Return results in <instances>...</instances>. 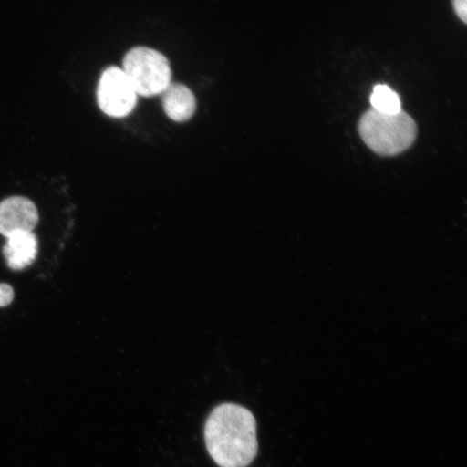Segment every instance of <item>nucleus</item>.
Instances as JSON below:
<instances>
[{
	"mask_svg": "<svg viewBox=\"0 0 467 467\" xmlns=\"http://www.w3.org/2000/svg\"><path fill=\"white\" fill-rule=\"evenodd\" d=\"M373 110L382 114H397L401 112V101L399 93L387 85H377L370 96Z\"/></svg>",
	"mask_w": 467,
	"mask_h": 467,
	"instance_id": "nucleus-8",
	"label": "nucleus"
},
{
	"mask_svg": "<svg viewBox=\"0 0 467 467\" xmlns=\"http://www.w3.org/2000/svg\"><path fill=\"white\" fill-rule=\"evenodd\" d=\"M97 100L104 114L122 119L136 108L138 95L122 68L110 67L99 80Z\"/></svg>",
	"mask_w": 467,
	"mask_h": 467,
	"instance_id": "nucleus-4",
	"label": "nucleus"
},
{
	"mask_svg": "<svg viewBox=\"0 0 467 467\" xmlns=\"http://www.w3.org/2000/svg\"><path fill=\"white\" fill-rule=\"evenodd\" d=\"M15 299V290L7 284H0V307L8 306Z\"/></svg>",
	"mask_w": 467,
	"mask_h": 467,
	"instance_id": "nucleus-9",
	"label": "nucleus"
},
{
	"mask_svg": "<svg viewBox=\"0 0 467 467\" xmlns=\"http://www.w3.org/2000/svg\"><path fill=\"white\" fill-rule=\"evenodd\" d=\"M122 71L130 80L138 96H161L172 83V72L168 58L160 51L148 47H136L122 61Z\"/></svg>",
	"mask_w": 467,
	"mask_h": 467,
	"instance_id": "nucleus-3",
	"label": "nucleus"
},
{
	"mask_svg": "<svg viewBox=\"0 0 467 467\" xmlns=\"http://www.w3.org/2000/svg\"><path fill=\"white\" fill-rule=\"evenodd\" d=\"M204 438L209 454L220 467H247L258 454L255 419L239 405L215 408L208 418Z\"/></svg>",
	"mask_w": 467,
	"mask_h": 467,
	"instance_id": "nucleus-1",
	"label": "nucleus"
},
{
	"mask_svg": "<svg viewBox=\"0 0 467 467\" xmlns=\"http://www.w3.org/2000/svg\"><path fill=\"white\" fill-rule=\"evenodd\" d=\"M358 132L365 144L376 154L395 156L416 141V121L405 112L382 114L368 110L359 120Z\"/></svg>",
	"mask_w": 467,
	"mask_h": 467,
	"instance_id": "nucleus-2",
	"label": "nucleus"
},
{
	"mask_svg": "<svg viewBox=\"0 0 467 467\" xmlns=\"http://www.w3.org/2000/svg\"><path fill=\"white\" fill-rule=\"evenodd\" d=\"M37 253L38 241L33 232L11 234L3 248L4 258L14 271H21L33 265Z\"/></svg>",
	"mask_w": 467,
	"mask_h": 467,
	"instance_id": "nucleus-6",
	"label": "nucleus"
},
{
	"mask_svg": "<svg viewBox=\"0 0 467 467\" xmlns=\"http://www.w3.org/2000/svg\"><path fill=\"white\" fill-rule=\"evenodd\" d=\"M455 14L464 23L467 22V0H452Z\"/></svg>",
	"mask_w": 467,
	"mask_h": 467,
	"instance_id": "nucleus-10",
	"label": "nucleus"
},
{
	"mask_svg": "<svg viewBox=\"0 0 467 467\" xmlns=\"http://www.w3.org/2000/svg\"><path fill=\"white\" fill-rule=\"evenodd\" d=\"M38 220V210L28 198L15 196L0 202V234L5 238L17 232H33Z\"/></svg>",
	"mask_w": 467,
	"mask_h": 467,
	"instance_id": "nucleus-5",
	"label": "nucleus"
},
{
	"mask_svg": "<svg viewBox=\"0 0 467 467\" xmlns=\"http://www.w3.org/2000/svg\"><path fill=\"white\" fill-rule=\"evenodd\" d=\"M161 96L162 109L171 120L185 122L194 116L197 108L196 98L189 87L171 83Z\"/></svg>",
	"mask_w": 467,
	"mask_h": 467,
	"instance_id": "nucleus-7",
	"label": "nucleus"
}]
</instances>
